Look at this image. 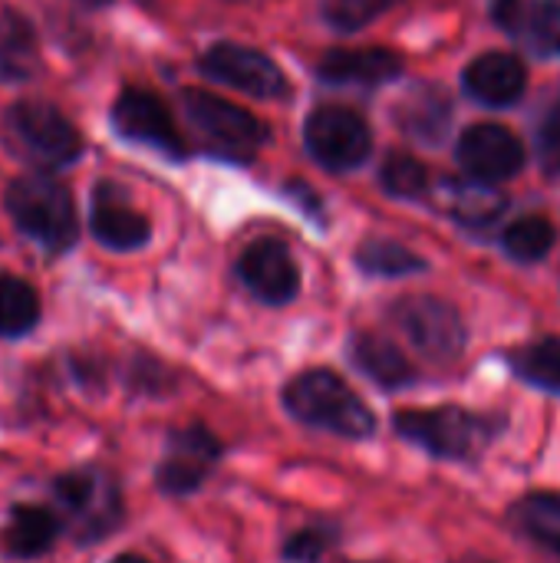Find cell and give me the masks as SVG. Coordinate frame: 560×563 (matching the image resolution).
Masks as SVG:
<instances>
[{
    "instance_id": "1",
    "label": "cell",
    "mask_w": 560,
    "mask_h": 563,
    "mask_svg": "<svg viewBox=\"0 0 560 563\" xmlns=\"http://www.w3.org/2000/svg\"><path fill=\"white\" fill-rule=\"evenodd\" d=\"M284 412L304 429L330 432L347 442H366L376 435V416L363 396L333 369L314 366L290 376L281 389Z\"/></svg>"
},
{
    "instance_id": "2",
    "label": "cell",
    "mask_w": 560,
    "mask_h": 563,
    "mask_svg": "<svg viewBox=\"0 0 560 563\" xmlns=\"http://www.w3.org/2000/svg\"><path fill=\"white\" fill-rule=\"evenodd\" d=\"M505 416L472 412L465 406L403 409L393 416V432L439 462H475L505 432Z\"/></svg>"
},
{
    "instance_id": "3",
    "label": "cell",
    "mask_w": 560,
    "mask_h": 563,
    "mask_svg": "<svg viewBox=\"0 0 560 563\" xmlns=\"http://www.w3.org/2000/svg\"><path fill=\"white\" fill-rule=\"evenodd\" d=\"M53 508L63 521V534L79 548H92L116 534L125 521L119 482L102 465H79L50 478Z\"/></svg>"
},
{
    "instance_id": "4",
    "label": "cell",
    "mask_w": 560,
    "mask_h": 563,
    "mask_svg": "<svg viewBox=\"0 0 560 563\" xmlns=\"http://www.w3.org/2000/svg\"><path fill=\"white\" fill-rule=\"evenodd\" d=\"M3 205L10 211L13 224L50 254L69 251L79 238L76 201H73L69 188L50 175L17 178L3 195Z\"/></svg>"
},
{
    "instance_id": "5",
    "label": "cell",
    "mask_w": 560,
    "mask_h": 563,
    "mask_svg": "<svg viewBox=\"0 0 560 563\" xmlns=\"http://www.w3.org/2000/svg\"><path fill=\"white\" fill-rule=\"evenodd\" d=\"M7 148L33 168L53 172L73 165L83 148L76 125L50 102H13L0 122Z\"/></svg>"
},
{
    "instance_id": "6",
    "label": "cell",
    "mask_w": 560,
    "mask_h": 563,
    "mask_svg": "<svg viewBox=\"0 0 560 563\" xmlns=\"http://www.w3.org/2000/svg\"><path fill=\"white\" fill-rule=\"evenodd\" d=\"M224 459V442L205 422L172 426L155 465V488L165 498H191L205 488Z\"/></svg>"
},
{
    "instance_id": "7",
    "label": "cell",
    "mask_w": 560,
    "mask_h": 563,
    "mask_svg": "<svg viewBox=\"0 0 560 563\" xmlns=\"http://www.w3.org/2000/svg\"><path fill=\"white\" fill-rule=\"evenodd\" d=\"M389 320L409 340V346L432 363H455L469 346L465 320L449 300L429 294L399 297L389 307Z\"/></svg>"
},
{
    "instance_id": "8",
    "label": "cell",
    "mask_w": 560,
    "mask_h": 563,
    "mask_svg": "<svg viewBox=\"0 0 560 563\" xmlns=\"http://www.w3.org/2000/svg\"><path fill=\"white\" fill-rule=\"evenodd\" d=\"M307 152L317 165L330 172H350L360 168L373 152V132L366 119L347 106H320L310 112L304 125Z\"/></svg>"
},
{
    "instance_id": "9",
    "label": "cell",
    "mask_w": 560,
    "mask_h": 563,
    "mask_svg": "<svg viewBox=\"0 0 560 563\" xmlns=\"http://www.w3.org/2000/svg\"><path fill=\"white\" fill-rule=\"evenodd\" d=\"M182 106H185L188 122L228 155L251 158L267 142V125L254 112H248L228 99H218L215 92L185 89Z\"/></svg>"
},
{
    "instance_id": "10",
    "label": "cell",
    "mask_w": 560,
    "mask_h": 563,
    "mask_svg": "<svg viewBox=\"0 0 560 563\" xmlns=\"http://www.w3.org/2000/svg\"><path fill=\"white\" fill-rule=\"evenodd\" d=\"M208 79H218L231 89H241L254 99H284L290 92L284 69L261 49L241 43H215L198 59Z\"/></svg>"
},
{
    "instance_id": "11",
    "label": "cell",
    "mask_w": 560,
    "mask_h": 563,
    "mask_svg": "<svg viewBox=\"0 0 560 563\" xmlns=\"http://www.w3.org/2000/svg\"><path fill=\"white\" fill-rule=\"evenodd\" d=\"M238 277L267 307H287L300 294V267L277 238L251 241L238 257Z\"/></svg>"
},
{
    "instance_id": "12",
    "label": "cell",
    "mask_w": 560,
    "mask_h": 563,
    "mask_svg": "<svg viewBox=\"0 0 560 563\" xmlns=\"http://www.w3.org/2000/svg\"><path fill=\"white\" fill-rule=\"evenodd\" d=\"M455 158L469 178L502 185L525 168V145L512 129L498 122H479L459 135Z\"/></svg>"
},
{
    "instance_id": "13",
    "label": "cell",
    "mask_w": 560,
    "mask_h": 563,
    "mask_svg": "<svg viewBox=\"0 0 560 563\" xmlns=\"http://www.w3.org/2000/svg\"><path fill=\"white\" fill-rule=\"evenodd\" d=\"M112 125L122 139L162 152L165 158L185 155V142L175 129L168 106L149 89H125L112 106Z\"/></svg>"
},
{
    "instance_id": "14",
    "label": "cell",
    "mask_w": 560,
    "mask_h": 563,
    "mask_svg": "<svg viewBox=\"0 0 560 563\" xmlns=\"http://www.w3.org/2000/svg\"><path fill=\"white\" fill-rule=\"evenodd\" d=\"M462 89L488 109H508L528 89V66L518 53H482L462 69Z\"/></svg>"
},
{
    "instance_id": "15",
    "label": "cell",
    "mask_w": 560,
    "mask_h": 563,
    "mask_svg": "<svg viewBox=\"0 0 560 563\" xmlns=\"http://www.w3.org/2000/svg\"><path fill=\"white\" fill-rule=\"evenodd\" d=\"M89 228L96 241L109 251H139L152 238V224L135 211L112 181H99L89 201Z\"/></svg>"
},
{
    "instance_id": "16",
    "label": "cell",
    "mask_w": 560,
    "mask_h": 563,
    "mask_svg": "<svg viewBox=\"0 0 560 563\" xmlns=\"http://www.w3.org/2000/svg\"><path fill=\"white\" fill-rule=\"evenodd\" d=\"M63 538V521L56 508L46 505H10L7 525L0 528V558L17 563H30L46 558Z\"/></svg>"
},
{
    "instance_id": "17",
    "label": "cell",
    "mask_w": 560,
    "mask_h": 563,
    "mask_svg": "<svg viewBox=\"0 0 560 563\" xmlns=\"http://www.w3.org/2000/svg\"><path fill=\"white\" fill-rule=\"evenodd\" d=\"M488 16L508 36L521 40L538 56L560 53V3L551 0H492Z\"/></svg>"
},
{
    "instance_id": "18",
    "label": "cell",
    "mask_w": 560,
    "mask_h": 563,
    "mask_svg": "<svg viewBox=\"0 0 560 563\" xmlns=\"http://www.w3.org/2000/svg\"><path fill=\"white\" fill-rule=\"evenodd\" d=\"M406 69L403 56L386 49V46H370V49H330L317 63V76L327 86H386L399 79Z\"/></svg>"
},
{
    "instance_id": "19",
    "label": "cell",
    "mask_w": 560,
    "mask_h": 563,
    "mask_svg": "<svg viewBox=\"0 0 560 563\" xmlns=\"http://www.w3.org/2000/svg\"><path fill=\"white\" fill-rule=\"evenodd\" d=\"M347 356H350V363H353L370 383H376V386L386 389V393L409 389V386H416V379H419V373H416V366L406 360V353H403L393 340H386V336H380V333H353V336H350V346H347Z\"/></svg>"
},
{
    "instance_id": "20",
    "label": "cell",
    "mask_w": 560,
    "mask_h": 563,
    "mask_svg": "<svg viewBox=\"0 0 560 563\" xmlns=\"http://www.w3.org/2000/svg\"><path fill=\"white\" fill-rule=\"evenodd\" d=\"M439 201L449 218H455L462 228H472V231L488 228L508 208V198L498 191V185H488L479 178H446Z\"/></svg>"
},
{
    "instance_id": "21",
    "label": "cell",
    "mask_w": 560,
    "mask_h": 563,
    "mask_svg": "<svg viewBox=\"0 0 560 563\" xmlns=\"http://www.w3.org/2000/svg\"><path fill=\"white\" fill-rule=\"evenodd\" d=\"M396 122L406 135L419 139V142H442V135L449 132L452 122V102L442 89L436 86H416L413 92H406L396 106Z\"/></svg>"
},
{
    "instance_id": "22",
    "label": "cell",
    "mask_w": 560,
    "mask_h": 563,
    "mask_svg": "<svg viewBox=\"0 0 560 563\" xmlns=\"http://www.w3.org/2000/svg\"><path fill=\"white\" fill-rule=\"evenodd\" d=\"M36 69H40V49H36L33 26L17 10H3L0 13V79L23 82Z\"/></svg>"
},
{
    "instance_id": "23",
    "label": "cell",
    "mask_w": 560,
    "mask_h": 563,
    "mask_svg": "<svg viewBox=\"0 0 560 563\" xmlns=\"http://www.w3.org/2000/svg\"><path fill=\"white\" fill-rule=\"evenodd\" d=\"M512 525L531 538L535 544L548 548L551 554L560 558V495L558 492H535L525 495L512 505L508 511Z\"/></svg>"
},
{
    "instance_id": "24",
    "label": "cell",
    "mask_w": 560,
    "mask_h": 563,
    "mask_svg": "<svg viewBox=\"0 0 560 563\" xmlns=\"http://www.w3.org/2000/svg\"><path fill=\"white\" fill-rule=\"evenodd\" d=\"M40 294L13 274H0V340H23L40 323Z\"/></svg>"
},
{
    "instance_id": "25",
    "label": "cell",
    "mask_w": 560,
    "mask_h": 563,
    "mask_svg": "<svg viewBox=\"0 0 560 563\" xmlns=\"http://www.w3.org/2000/svg\"><path fill=\"white\" fill-rule=\"evenodd\" d=\"M508 366L512 373L531 386V389H541V393H551L560 396V340L558 336H545V340H535L515 353H508Z\"/></svg>"
},
{
    "instance_id": "26",
    "label": "cell",
    "mask_w": 560,
    "mask_h": 563,
    "mask_svg": "<svg viewBox=\"0 0 560 563\" xmlns=\"http://www.w3.org/2000/svg\"><path fill=\"white\" fill-rule=\"evenodd\" d=\"M356 267L370 277H386V280H396V277H413V274H422L429 271L426 257H419L416 251H409L406 244L399 241H389V238H370L356 247Z\"/></svg>"
},
{
    "instance_id": "27",
    "label": "cell",
    "mask_w": 560,
    "mask_h": 563,
    "mask_svg": "<svg viewBox=\"0 0 560 563\" xmlns=\"http://www.w3.org/2000/svg\"><path fill=\"white\" fill-rule=\"evenodd\" d=\"M558 228L545 214H525L512 221L502 234V247L512 261L518 264H538L554 251Z\"/></svg>"
},
{
    "instance_id": "28",
    "label": "cell",
    "mask_w": 560,
    "mask_h": 563,
    "mask_svg": "<svg viewBox=\"0 0 560 563\" xmlns=\"http://www.w3.org/2000/svg\"><path fill=\"white\" fill-rule=\"evenodd\" d=\"M380 181L386 195L403 201H419L429 191V168L406 152H393L380 168Z\"/></svg>"
},
{
    "instance_id": "29",
    "label": "cell",
    "mask_w": 560,
    "mask_h": 563,
    "mask_svg": "<svg viewBox=\"0 0 560 563\" xmlns=\"http://www.w3.org/2000/svg\"><path fill=\"white\" fill-rule=\"evenodd\" d=\"M399 0H323V20L337 33H356Z\"/></svg>"
},
{
    "instance_id": "30",
    "label": "cell",
    "mask_w": 560,
    "mask_h": 563,
    "mask_svg": "<svg viewBox=\"0 0 560 563\" xmlns=\"http://www.w3.org/2000/svg\"><path fill=\"white\" fill-rule=\"evenodd\" d=\"M337 528L320 521V525H307L300 531H294L287 541H284V551L281 558L287 563H320L327 558V551L337 544Z\"/></svg>"
},
{
    "instance_id": "31",
    "label": "cell",
    "mask_w": 560,
    "mask_h": 563,
    "mask_svg": "<svg viewBox=\"0 0 560 563\" xmlns=\"http://www.w3.org/2000/svg\"><path fill=\"white\" fill-rule=\"evenodd\" d=\"M538 158H541V172L560 181V119H551L538 129Z\"/></svg>"
},
{
    "instance_id": "32",
    "label": "cell",
    "mask_w": 560,
    "mask_h": 563,
    "mask_svg": "<svg viewBox=\"0 0 560 563\" xmlns=\"http://www.w3.org/2000/svg\"><path fill=\"white\" fill-rule=\"evenodd\" d=\"M109 563H152V561H145L142 554H129V551H125V554H116Z\"/></svg>"
},
{
    "instance_id": "33",
    "label": "cell",
    "mask_w": 560,
    "mask_h": 563,
    "mask_svg": "<svg viewBox=\"0 0 560 563\" xmlns=\"http://www.w3.org/2000/svg\"><path fill=\"white\" fill-rule=\"evenodd\" d=\"M83 3H89V7H99V3H106V0H83Z\"/></svg>"
},
{
    "instance_id": "34",
    "label": "cell",
    "mask_w": 560,
    "mask_h": 563,
    "mask_svg": "<svg viewBox=\"0 0 560 563\" xmlns=\"http://www.w3.org/2000/svg\"><path fill=\"white\" fill-rule=\"evenodd\" d=\"M231 3H234V0H231Z\"/></svg>"
}]
</instances>
